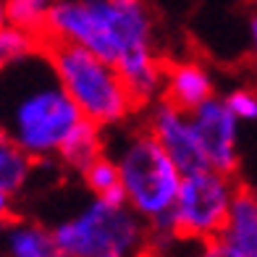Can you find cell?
Masks as SVG:
<instances>
[{"label":"cell","instance_id":"3","mask_svg":"<svg viewBox=\"0 0 257 257\" xmlns=\"http://www.w3.org/2000/svg\"><path fill=\"white\" fill-rule=\"evenodd\" d=\"M40 53L50 61L55 76L84 118L110 128L123 126L134 113H139L118 68L105 58L55 34H40Z\"/></svg>","mask_w":257,"mask_h":257},{"label":"cell","instance_id":"20","mask_svg":"<svg viewBox=\"0 0 257 257\" xmlns=\"http://www.w3.org/2000/svg\"><path fill=\"white\" fill-rule=\"evenodd\" d=\"M6 24V0H0V27Z\"/></svg>","mask_w":257,"mask_h":257},{"label":"cell","instance_id":"17","mask_svg":"<svg viewBox=\"0 0 257 257\" xmlns=\"http://www.w3.org/2000/svg\"><path fill=\"white\" fill-rule=\"evenodd\" d=\"M223 100L239 121H257V89L236 87V89H231Z\"/></svg>","mask_w":257,"mask_h":257},{"label":"cell","instance_id":"2","mask_svg":"<svg viewBox=\"0 0 257 257\" xmlns=\"http://www.w3.org/2000/svg\"><path fill=\"white\" fill-rule=\"evenodd\" d=\"M29 84L8 97L6 115L0 126L16 145H21L32 158L55 155L68 132L84 118L76 102L68 97L61 79L55 76L50 61L42 53L29 55Z\"/></svg>","mask_w":257,"mask_h":257},{"label":"cell","instance_id":"12","mask_svg":"<svg viewBox=\"0 0 257 257\" xmlns=\"http://www.w3.org/2000/svg\"><path fill=\"white\" fill-rule=\"evenodd\" d=\"M6 231V254L8 257H63L58 249L55 233L40 223H19L3 228Z\"/></svg>","mask_w":257,"mask_h":257},{"label":"cell","instance_id":"8","mask_svg":"<svg viewBox=\"0 0 257 257\" xmlns=\"http://www.w3.org/2000/svg\"><path fill=\"white\" fill-rule=\"evenodd\" d=\"M192 115V126L202 142V150L215 168L226 176H236L239 171V118L231 113L223 97H210Z\"/></svg>","mask_w":257,"mask_h":257},{"label":"cell","instance_id":"6","mask_svg":"<svg viewBox=\"0 0 257 257\" xmlns=\"http://www.w3.org/2000/svg\"><path fill=\"white\" fill-rule=\"evenodd\" d=\"M236 181L215 168L184 176L176 197L168 228L179 241H210L226 231L231 205L236 194Z\"/></svg>","mask_w":257,"mask_h":257},{"label":"cell","instance_id":"11","mask_svg":"<svg viewBox=\"0 0 257 257\" xmlns=\"http://www.w3.org/2000/svg\"><path fill=\"white\" fill-rule=\"evenodd\" d=\"M55 155L61 158L66 168L76 171L81 176V171L89 163H95L100 155H105V128L89 118H81L61 142Z\"/></svg>","mask_w":257,"mask_h":257},{"label":"cell","instance_id":"19","mask_svg":"<svg viewBox=\"0 0 257 257\" xmlns=\"http://www.w3.org/2000/svg\"><path fill=\"white\" fill-rule=\"evenodd\" d=\"M197 257H226V252H223V244H220V239H210V241H202V244H200V252H197Z\"/></svg>","mask_w":257,"mask_h":257},{"label":"cell","instance_id":"18","mask_svg":"<svg viewBox=\"0 0 257 257\" xmlns=\"http://www.w3.org/2000/svg\"><path fill=\"white\" fill-rule=\"evenodd\" d=\"M11 197H14V194L0 186V231L8 228V226H14V223H19V220H21V215L14 210V202H11Z\"/></svg>","mask_w":257,"mask_h":257},{"label":"cell","instance_id":"5","mask_svg":"<svg viewBox=\"0 0 257 257\" xmlns=\"http://www.w3.org/2000/svg\"><path fill=\"white\" fill-rule=\"evenodd\" d=\"M63 257H145L150 244L147 220L128 205L92 200L79 215L55 226Z\"/></svg>","mask_w":257,"mask_h":257},{"label":"cell","instance_id":"7","mask_svg":"<svg viewBox=\"0 0 257 257\" xmlns=\"http://www.w3.org/2000/svg\"><path fill=\"white\" fill-rule=\"evenodd\" d=\"M145 126L166 147V153L173 158V163L181 168L184 176L210 168V160H207L200 137H197L194 126H192L189 113L173 108L168 100L158 97L153 105L145 108Z\"/></svg>","mask_w":257,"mask_h":257},{"label":"cell","instance_id":"14","mask_svg":"<svg viewBox=\"0 0 257 257\" xmlns=\"http://www.w3.org/2000/svg\"><path fill=\"white\" fill-rule=\"evenodd\" d=\"M34 163H37V158H32L24 147L16 145L8 137V132L0 134V186L3 189L16 194L27 184Z\"/></svg>","mask_w":257,"mask_h":257},{"label":"cell","instance_id":"13","mask_svg":"<svg viewBox=\"0 0 257 257\" xmlns=\"http://www.w3.org/2000/svg\"><path fill=\"white\" fill-rule=\"evenodd\" d=\"M81 181H84V186L97 197V200L113 202V205H128L118 163L113 160V155L105 153L95 163H89V166L81 171Z\"/></svg>","mask_w":257,"mask_h":257},{"label":"cell","instance_id":"9","mask_svg":"<svg viewBox=\"0 0 257 257\" xmlns=\"http://www.w3.org/2000/svg\"><path fill=\"white\" fill-rule=\"evenodd\" d=\"M160 97L168 100L173 108L192 113L210 97H215V81L197 58H166Z\"/></svg>","mask_w":257,"mask_h":257},{"label":"cell","instance_id":"10","mask_svg":"<svg viewBox=\"0 0 257 257\" xmlns=\"http://www.w3.org/2000/svg\"><path fill=\"white\" fill-rule=\"evenodd\" d=\"M226 257H257V192L249 186H236L231 205V218L220 233Z\"/></svg>","mask_w":257,"mask_h":257},{"label":"cell","instance_id":"15","mask_svg":"<svg viewBox=\"0 0 257 257\" xmlns=\"http://www.w3.org/2000/svg\"><path fill=\"white\" fill-rule=\"evenodd\" d=\"M40 53V37L29 34L19 27L3 24L0 27V71H6L8 66H14L24 58Z\"/></svg>","mask_w":257,"mask_h":257},{"label":"cell","instance_id":"21","mask_svg":"<svg viewBox=\"0 0 257 257\" xmlns=\"http://www.w3.org/2000/svg\"><path fill=\"white\" fill-rule=\"evenodd\" d=\"M247 3H257V0H247Z\"/></svg>","mask_w":257,"mask_h":257},{"label":"cell","instance_id":"16","mask_svg":"<svg viewBox=\"0 0 257 257\" xmlns=\"http://www.w3.org/2000/svg\"><path fill=\"white\" fill-rule=\"evenodd\" d=\"M50 6V0H6V24L40 37L45 32V19H48Z\"/></svg>","mask_w":257,"mask_h":257},{"label":"cell","instance_id":"1","mask_svg":"<svg viewBox=\"0 0 257 257\" xmlns=\"http://www.w3.org/2000/svg\"><path fill=\"white\" fill-rule=\"evenodd\" d=\"M42 34L76 42L113 66L155 48V21L145 0H55Z\"/></svg>","mask_w":257,"mask_h":257},{"label":"cell","instance_id":"4","mask_svg":"<svg viewBox=\"0 0 257 257\" xmlns=\"http://www.w3.org/2000/svg\"><path fill=\"white\" fill-rule=\"evenodd\" d=\"M113 160L118 163L128 207L147 226L166 220L176 205L184 173L145 123L126 132Z\"/></svg>","mask_w":257,"mask_h":257},{"label":"cell","instance_id":"22","mask_svg":"<svg viewBox=\"0 0 257 257\" xmlns=\"http://www.w3.org/2000/svg\"><path fill=\"white\" fill-rule=\"evenodd\" d=\"M50 3H55V0H50Z\"/></svg>","mask_w":257,"mask_h":257}]
</instances>
